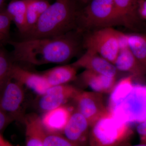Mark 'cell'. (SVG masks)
I'll return each mask as SVG.
<instances>
[{
  "mask_svg": "<svg viewBox=\"0 0 146 146\" xmlns=\"http://www.w3.org/2000/svg\"><path fill=\"white\" fill-rule=\"evenodd\" d=\"M82 34L76 30L61 36L10 41L13 60L28 65L63 64L78 55L83 48Z\"/></svg>",
  "mask_w": 146,
  "mask_h": 146,
  "instance_id": "cell-1",
  "label": "cell"
},
{
  "mask_svg": "<svg viewBox=\"0 0 146 146\" xmlns=\"http://www.w3.org/2000/svg\"><path fill=\"white\" fill-rule=\"evenodd\" d=\"M80 8L77 0H56L22 39L56 37L76 30Z\"/></svg>",
  "mask_w": 146,
  "mask_h": 146,
  "instance_id": "cell-2",
  "label": "cell"
},
{
  "mask_svg": "<svg viewBox=\"0 0 146 146\" xmlns=\"http://www.w3.org/2000/svg\"><path fill=\"white\" fill-rule=\"evenodd\" d=\"M133 134L130 123L116 117L109 110L91 126L89 146H124L130 143Z\"/></svg>",
  "mask_w": 146,
  "mask_h": 146,
  "instance_id": "cell-3",
  "label": "cell"
},
{
  "mask_svg": "<svg viewBox=\"0 0 146 146\" xmlns=\"http://www.w3.org/2000/svg\"><path fill=\"white\" fill-rule=\"evenodd\" d=\"M118 26L114 0H91L80 8L76 30L81 34L98 29Z\"/></svg>",
  "mask_w": 146,
  "mask_h": 146,
  "instance_id": "cell-4",
  "label": "cell"
},
{
  "mask_svg": "<svg viewBox=\"0 0 146 146\" xmlns=\"http://www.w3.org/2000/svg\"><path fill=\"white\" fill-rule=\"evenodd\" d=\"M121 33L112 27L88 32L82 34V46L114 64L120 51Z\"/></svg>",
  "mask_w": 146,
  "mask_h": 146,
  "instance_id": "cell-5",
  "label": "cell"
},
{
  "mask_svg": "<svg viewBox=\"0 0 146 146\" xmlns=\"http://www.w3.org/2000/svg\"><path fill=\"white\" fill-rule=\"evenodd\" d=\"M108 110L116 117L129 123L146 120V85L133 84L127 96Z\"/></svg>",
  "mask_w": 146,
  "mask_h": 146,
  "instance_id": "cell-6",
  "label": "cell"
},
{
  "mask_svg": "<svg viewBox=\"0 0 146 146\" xmlns=\"http://www.w3.org/2000/svg\"><path fill=\"white\" fill-rule=\"evenodd\" d=\"M23 87L10 78L0 91V108L15 121L24 124L26 115L23 108L25 100Z\"/></svg>",
  "mask_w": 146,
  "mask_h": 146,
  "instance_id": "cell-7",
  "label": "cell"
},
{
  "mask_svg": "<svg viewBox=\"0 0 146 146\" xmlns=\"http://www.w3.org/2000/svg\"><path fill=\"white\" fill-rule=\"evenodd\" d=\"M73 100L76 110L86 118L91 127L109 111L104 104L102 94L100 93L80 90Z\"/></svg>",
  "mask_w": 146,
  "mask_h": 146,
  "instance_id": "cell-8",
  "label": "cell"
},
{
  "mask_svg": "<svg viewBox=\"0 0 146 146\" xmlns=\"http://www.w3.org/2000/svg\"><path fill=\"white\" fill-rule=\"evenodd\" d=\"M79 90L68 84L50 86L44 94L39 96L38 107L44 112L60 107L67 101L73 100Z\"/></svg>",
  "mask_w": 146,
  "mask_h": 146,
  "instance_id": "cell-9",
  "label": "cell"
},
{
  "mask_svg": "<svg viewBox=\"0 0 146 146\" xmlns=\"http://www.w3.org/2000/svg\"><path fill=\"white\" fill-rule=\"evenodd\" d=\"M72 65L104 75L117 77L118 72L115 65L96 52L86 50Z\"/></svg>",
  "mask_w": 146,
  "mask_h": 146,
  "instance_id": "cell-10",
  "label": "cell"
},
{
  "mask_svg": "<svg viewBox=\"0 0 146 146\" xmlns=\"http://www.w3.org/2000/svg\"><path fill=\"white\" fill-rule=\"evenodd\" d=\"M91 127L86 118L77 110L73 111L62 134L78 146H89Z\"/></svg>",
  "mask_w": 146,
  "mask_h": 146,
  "instance_id": "cell-11",
  "label": "cell"
},
{
  "mask_svg": "<svg viewBox=\"0 0 146 146\" xmlns=\"http://www.w3.org/2000/svg\"><path fill=\"white\" fill-rule=\"evenodd\" d=\"M10 77L39 96L44 94L50 87L42 74L29 71L15 63H13L11 68Z\"/></svg>",
  "mask_w": 146,
  "mask_h": 146,
  "instance_id": "cell-12",
  "label": "cell"
},
{
  "mask_svg": "<svg viewBox=\"0 0 146 146\" xmlns=\"http://www.w3.org/2000/svg\"><path fill=\"white\" fill-rule=\"evenodd\" d=\"M138 0H114L118 26L129 29H138L141 20L137 13Z\"/></svg>",
  "mask_w": 146,
  "mask_h": 146,
  "instance_id": "cell-13",
  "label": "cell"
},
{
  "mask_svg": "<svg viewBox=\"0 0 146 146\" xmlns=\"http://www.w3.org/2000/svg\"><path fill=\"white\" fill-rule=\"evenodd\" d=\"M73 111L63 105L44 112L41 119L45 131L48 133L62 134Z\"/></svg>",
  "mask_w": 146,
  "mask_h": 146,
  "instance_id": "cell-14",
  "label": "cell"
},
{
  "mask_svg": "<svg viewBox=\"0 0 146 146\" xmlns=\"http://www.w3.org/2000/svg\"><path fill=\"white\" fill-rule=\"evenodd\" d=\"M83 85L89 87L92 91L100 94H110L117 82V77L98 74L88 70H84L79 76Z\"/></svg>",
  "mask_w": 146,
  "mask_h": 146,
  "instance_id": "cell-15",
  "label": "cell"
},
{
  "mask_svg": "<svg viewBox=\"0 0 146 146\" xmlns=\"http://www.w3.org/2000/svg\"><path fill=\"white\" fill-rule=\"evenodd\" d=\"M114 65L118 71L129 73L134 78H142L146 75V70L136 59L128 45L120 48Z\"/></svg>",
  "mask_w": 146,
  "mask_h": 146,
  "instance_id": "cell-16",
  "label": "cell"
},
{
  "mask_svg": "<svg viewBox=\"0 0 146 146\" xmlns=\"http://www.w3.org/2000/svg\"><path fill=\"white\" fill-rule=\"evenodd\" d=\"M26 146H45L44 136L46 131L42 125L41 117L35 113L25 115Z\"/></svg>",
  "mask_w": 146,
  "mask_h": 146,
  "instance_id": "cell-17",
  "label": "cell"
},
{
  "mask_svg": "<svg viewBox=\"0 0 146 146\" xmlns=\"http://www.w3.org/2000/svg\"><path fill=\"white\" fill-rule=\"evenodd\" d=\"M77 68L71 64L60 65L43 72L42 74L50 86L68 84L75 80Z\"/></svg>",
  "mask_w": 146,
  "mask_h": 146,
  "instance_id": "cell-18",
  "label": "cell"
},
{
  "mask_svg": "<svg viewBox=\"0 0 146 146\" xmlns=\"http://www.w3.org/2000/svg\"><path fill=\"white\" fill-rule=\"evenodd\" d=\"M5 11L15 24L21 35L27 31V3L25 0H12Z\"/></svg>",
  "mask_w": 146,
  "mask_h": 146,
  "instance_id": "cell-19",
  "label": "cell"
},
{
  "mask_svg": "<svg viewBox=\"0 0 146 146\" xmlns=\"http://www.w3.org/2000/svg\"><path fill=\"white\" fill-rule=\"evenodd\" d=\"M25 1L27 3V31L25 33L34 27L43 13L50 5L48 0Z\"/></svg>",
  "mask_w": 146,
  "mask_h": 146,
  "instance_id": "cell-20",
  "label": "cell"
},
{
  "mask_svg": "<svg viewBox=\"0 0 146 146\" xmlns=\"http://www.w3.org/2000/svg\"><path fill=\"white\" fill-rule=\"evenodd\" d=\"M133 76L130 75L117 82L110 93L108 108L110 109L122 101L129 94L133 86Z\"/></svg>",
  "mask_w": 146,
  "mask_h": 146,
  "instance_id": "cell-21",
  "label": "cell"
},
{
  "mask_svg": "<svg viewBox=\"0 0 146 146\" xmlns=\"http://www.w3.org/2000/svg\"><path fill=\"white\" fill-rule=\"evenodd\" d=\"M128 46L138 62L146 70V36L136 33L127 34Z\"/></svg>",
  "mask_w": 146,
  "mask_h": 146,
  "instance_id": "cell-22",
  "label": "cell"
},
{
  "mask_svg": "<svg viewBox=\"0 0 146 146\" xmlns=\"http://www.w3.org/2000/svg\"><path fill=\"white\" fill-rule=\"evenodd\" d=\"M13 64L5 50L0 46V91L11 78Z\"/></svg>",
  "mask_w": 146,
  "mask_h": 146,
  "instance_id": "cell-23",
  "label": "cell"
},
{
  "mask_svg": "<svg viewBox=\"0 0 146 146\" xmlns=\"http://www.w3.org/2000/svg\"><path fill=\"white\" fill-rule=\"evenodd\" d=\"M44 140L45 146H78L61 133H50L46 131Z\"/></svg>",
  "mask_w": 146,
  "mask_h": 146,
  "instance_id": "cell-24",
  "label": "cell"
},
{
  "mask_svg": "<svg viewBox=\"0 0 146 146\" xmlns=\"http://www.w3.org/2000/svg\"><path fill=\"white\" fill-rule=\"evenodd\" d=\"M12 21L5 11L0 12V36L7 39Z\"/></svg>",
  "mask_w": 146,
  "mask_h": 146,
  "instance_id": "cell-25",
  "label": "cell"
},
{
  "mask_svg": "<svg viewBox=\"0 0 146 146\" xmlns=\"http://www.w3.org/2000/svg\"><path fill=\"white\" fill-rule=\"evenodd\" d=\"M15 121L13 118L10 115L0 108V133L3 131L10 123Z\"/></svg>",
  "mask_w": 146,
  "mask_h": 146,
  "instance_id": "cell-26",
  "label": "cell"
},
{
  "mask_svg": "<svg viewBox=\"0 0 146 146\" xmlns=\"http://www.w3.org/2000/svg\"><path fill=\"white\" fill-rule=\"evenodd\" d=\"M136 130L139 136L140 143L146 144V120L138 123Z\"/></svg>",
  "mask_w": 146,
  "mask_h": 146,
  "instance_id": "cell-27",
  "label": "cell"
},
{
  "mask_svg": "<svg viewBox=\"0 0 146 146\" xmlns=\"http://www.w3.org/2000/svg\"><path fill=\"white\" fill-rule=\"evenodd\" d=\"M137 13L141 21H146V0H138Z\"/></svg>",
  "mask_w": 146,
  "mask_h": 146,
  "instance_id": "cell-28",
  "label": "cell"
},
{
  "mask_svg": "<svg viewBox=\"0 0 146 146\" xmlns=\"http://www.w3.org/2000/svg\"><path fill=\"white\" fill-rule=\"evenodd\" d=\"M0 146H21L19 145H15L4 138L1 134L0 133Z\"/></svg>",
  "mask_w": 146,
  "mask_h": 146,
  "instance_id": "cell-29",
  "label": "cell"
},
{
  "mask_svg": "<svg viewBox=\"0 0 146 146\" xmlns=\"http://www.w3.org/2000/svg\"><path fill=\"white\" fill-rule=\"evenodd\" d=\"M91 1V0H77L79 4L80 7H81V6L82 7L85 6Z\"/></svg>",
  "mask_w": 146,
  "mask_h": 146,
  "instance_id": "cell-30",
  "label": "cell"
},
{
  "mask_svg": "<svg viewBox=\"0 0 146 146\" xmlns=\"http://www.w3.org/2000/svg\"><path fill=\"white\" fill-rule=\"evenodd\" d=\"M6 0H0V12L5 11L6 6L5 5Z\"/></svg>",
  "mask_w": 146,
  "mask_h": 146,
  "instance_id": "cell-31",
  "label": "cell"
},
{
  "mask_svg": "<svg viewBox=\"0 0 146 146\" xmlns=\"http://www.w3.org/2000/svg\"><path fill=\"white\" fill-rule=\"evenodd\" d=\"M124 146H146V144L140 143L138 144V145H132L130 143H129L127 144L126 145Z\"/></svg>",
  "mask_w": 146,
  "mask_h": 146,
  "instance_id": "cell-32",
  "label": "cell"
},
{
  "mask_svg": "<svg viewBox=\"0 0 146 146\" xmlns=\"http://www.w3.org/2000/svg\"><path fill=\"white\" fill-rule=\"evenodd\" d=\"M6 40V39H5V38L2 37V36H0V46H1V44H2L3 42H5Z\"/></svg>",
  "mask_w": 146,
  "mask_h": 146,
  "instance_id": "cell-33",
  "label": "cell"
},
{
  "mask_svg": "<svg viewBox=\"0 0 146 146\" xmlns=\"http://www.w3.org/2000/svg\"><path fill=\"white\" fill-rule=\"evenodd\" d=\"M145 36H146V35H145Z\"/></svg>",
  "mask_w": 146,
  "mask_h": 146,
  "instance_id": "cell-34",
  "label": "cell"
}]
</instances>
